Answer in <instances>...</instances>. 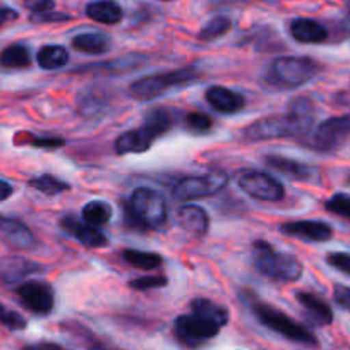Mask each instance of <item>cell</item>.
Returning a JSON list of instances; mask_svg holds the SVG:
<instances>
[{
    "mask_svg": "<svg viewBox=\"0 0 350 350\" xmlns=\"http://www.w3.org/2000/svg\"><path fill=\"white\" fill-rule=\"evenodd\" d=\"M254 267L259 275L277 284H292L302 277V262L285 252H278L268 242H254Z\"/></svg>",
    "mask_w": 350,
    "mask_h": 350,
    "instance_id": "3",
    "label": "cell"
},
{
    "mask_svg": "<svg viewBox=\"0 0 350 350\" xmlns=\"http://www.w3.org/2000/svg\"><path fill=\"white\" fill-rule=\"evenodd\" d=\"M160 137V134L150 126L144 124L143 127H137L134 131L120 134L116 141L117 154H131V153H144L151 148V144Z\"/></svg>",
    "mask_w": 350,
    "mask_h": 350,
    "instance_id": "12",
    "label": "cell"
},
{
    "mask_svg": "<svg viewBox=\"0 0 350 350\" xmlns=\"http://www.w3.org/2000/svg\"><path fill=\"white\" fill-rule=\"evenodd\" d=\"M38 66L45 70L60 69L69 62V52L60 45H45L38 50Z\"/></svg>",
    "mask_w": 350,
    "mask_h": 350,
    "instance_id": "24",
    "label": "cell"
},
{
    "mask_svg": "<svg viewBox=\"0 0 350 350\" xmlns=\"http://www.w3.org/2000/svg\"><path fill=\"white\" fill-rule=\"evenodd\" d=\"M72 46L83 53H90V55H102V53L109 52L112 46V40L110 36L103 35V33H83L72 38Z\"/></svg>",
    "mask_w": 350,
    "mask_h": 350,
    "instance_id": "23",
    "label": "cell"
},
{
    "mask_svg": "<svg viewBox=\"0 0 350 350\" xmlns=\"http://www.w3.org/2000/svg\"><path fill=\"white\" fill-rule=\"evenodd\" d=\"M0 234L4 235L5 241L19 249H29L35 244V235L23 221L14 218L0 217Z\"/></svg>",
    "mask_w": 350,
    "mask_h": 350,
    "instance_id": "18",
    "label": "cell"
},
{
    "mask_svg": "<svg viewBox=\"0 0 350 350\" xmlns=\"http://www.w3.org/2000/svg\"><path fill=\"white\" fill-rule=\"evenodd\" d=\"M60 227L70 235L72 239L79 241L81 244L86 247H103L107 245V237L103 232L98 230V227H93L90 224H83V221L76 220L74 217H62L60 218Z\"/></svg>",
    "mask_w": 350,
    "mask_h": 350,
    "instance_id": "13",
    "label": "cell"
},
{
    "mask_svg": "<svg viewBox=\"0 0 350 350\" xmlns=\"http://www.w3.org/2000/svg\"><path fill=\"white\" fill-rule=\"evenodd\" d=\"M18 18H19V14H18V11H14V9L0 8V28H2L4 25H8V23L16 21Z\"/></svg>",
    "mask_w": 350,
    "mask_h": 350,
    "instance_id": "41",
    "label": "cell"
},
{
    "mask_svg": "<svg viewBox=\"0 0 350 350\" xmlns=\"http://www.w3.org/2000/svg\"><path fill=\"white\" fill-rule=\"evenodd\" d=\"M319 70L321 66L309 57H278L268 66L265 79L277 90H294L314 79Z\"/></svg>",
    "mask_w": 350,
    "mask_h": 350,
    "instance_id": "4",
    "label": "cell"
},
{
    "mask_svg": "<svg viewBox=\"0 0 350 350\" xmlns=\"http://www.w3.org/2000/svg\"><path fill=\"white\" fill-rule=\"evenodd\" d=\"M221 328L211 325L206 319L200 318L196 314H184L175 319L174 333L184 347L196 349L218 335Z\"/></svg>",
    "mask_w": 350,
    "mask_h": 350,
    "instance_id": "10",
    "label": "cell"
},
{
    "mask_svg": "<svg viewBox=\"0 0 350 350\" xmlns=\"http://www.w3.org/2000/svg\"><path fill=\"white\" fill-rule=\"evenodd\" d=\"M312 122H314V103L306 96H299L292 100L287 113L256 120L242 131V136L247 141L302 136L311 131Z\"/></svg>",
    "mask_w": 350,
    "mask_h": 350,
    "instance_id": "1",
    "label": "cell"
},
{
    "mask_svg": "<svg viewBox=\"0 0 350 350\" xmlns=\"http://www.w3.org/2000/svg\"><path fill=\"white\" fill-rule=\"evenodd\" d=\"M349 184H350V179H349Z\"/></svg>",
    "mask_w": 350,
    "mask_h": 350,
    "instance_id": "45",
    "label": "cell"
},
{
    "mask_svg": "<svg viewBox=\"0 0 350 350\" xmlns=\"http://www.w3.org/2000/svg\"><path fill=\"white\" fill-rule=\"evenodd\" d=\"M232 28V21L227 16H217V18L211 19L200 33V38L204 42H213V40L220 38V36L227 35Z\"/></svg>",
    "mask_w": 350,
    "mask_h": 350,
    "instance_id": "30",
    "label": "cell"
},
{
    "mask_svg": "<svg viewBox=\"0 0 350 350\" xmlns=\"http://www.w3.org/2000/svg\"><path fill=\"white\" fill-rule=\"evenodd\" d=\"M31 64V53L26 45L16 43L0 53V66L5 69H26Z\"/></svg>",
    "mask_w": 350,
    "mask_h": 350,
    "instance_id": "25",
    "label": "cell"
},
{
    "mask_svg": "<svg viewBox=\"0 0 350 350\" xmlns=\"http://www.w3.org/2000/svg\"><path fill=\"white\" fill-rule=\"evenodd\" d=\"M23 350H64V349L60 345H57V343L43 342V343H35V345H28Z\"/></svg>",
    "mask_w": 350,
    "mask_h": 350,
    "instance_id": "42",
    "label": "cell"
},
{
    "mask_svg": "<svg viewBox=\"0 0 350 350\" xmlns=\"http://www.w3.org/2000/svg\"><path fill=\"white\" fill-rule=\"evenodd\" d=\"M191 312L200 318L206 319L211 325L218 326V328H224L228 323V312L227 309L218 306L217 302L210 301V299L198 297L191 302Z\"/></svg>",
    "mask_w": 350,
    "mask_h": 350,
    "instance_id": "22",
    "label": "cell"
},
{
    "mask_svg": "<svg viewBox=\"0 0 350 350\" xmlns=\"http://www.w3.org/2000/svg\"><path fill=\"white\" fill-rule=\"evenodd\" d=\"M23 4L33 12V14H42L53 9V0H23Z\"/></svg>",
    "mask_w": 350,
    "mask_h": 350,
    "instance_id": "38",
    "label": "cell"
},
{
    "mask_svg": "<svg viewBox=\"0 0 350 350\" xmlns=\"http://www.w3.org/2000/svg\"><path fill=\"white\" fill-rule=\"evenodd\" d=\"M203 2V8L213 9V8H221V5H234V4H247V2H254V0H201Z\"/></svg>",
    "mask_w": 350,
    "mask_h": 350,
    "instance_id": "40",
    "label": "cell"
},
{
    "mask_svg": "<svg viewBox=\"0 0 350 350\" xmlns=\"http://www.w3.org/2000/svg\"><path fill=\"white\" fill-rule=\"evenodd\" d=\"M168 208L163 196L153 189L139 187L126 204V221L137 230H157L167 224Z\"/></svg>",
    "mask_w": 350,
    "mask_h": 350,
    "instance_id": "2",
    "label": "cell"
},
{
    "mask_svg": "<svg viewBox=\"0 0 350 350\" xmlns=\"http://www.w3.org/2000/svg\"><path fill=\"white\" fill-rule=\"evenodd\" d=\"M237 184L245 194L258 201H267V203H277L285 196V189L273 175L265 174V172L241 170L237 175Z\"/></svg>",
    "mask_w": 350,
    "mask_h": 350,
    "instance_id": "8",
    "label": "cell"
},
{
    "mask_svg": "<svg viewBox=\"0 0 350 350\" xmlns=\"http://www.w3.org/2000/svg\"><path fill=\"white\" fill-rule=\"evenodd\" d=\"M16 292H18L21 304L35 314H49L55 306V292H53L52 285L45 284V282H25L23 285H19Z\"/></svg>",
    "mask_w": 350,
    "mask_h": 350,
    "instance_id": "11",
    "label": "cell"
},
{
    "mask_svg": "<svg viewBox=\"0 0 350 350\" xmlns=\"http://www.w3.org/2000/svg\"><path fill=\"white\" fill-rule=\"evenodd\" d=\"M28 184L33 187V189L40 191V193L46 194V196H57V194L69 189V184H66L64 180L57 179V177H53V175H49V174L35 177V179L29 180Z\"/></svg>",
    "mask_w": 350,
    "mask_h": 350,
    "instance_id": "29",
    "label": "cell"
},
{
    "mask_svg": "<svg viewBox=\"0 0 350 350\" xmlns=\"http://www.w3.org/2000/svg\"><path fill=\"white\" fill-rule=\"evenodd\" d=\"M83 218L93 227H102L112 218V208L105 201H90L83 208Z\"/></svg>",
    "mask_w": 350,
    "mask_h": 350,
    "instance_id": "27",
    "label": "cell"
},
{
    "mask_svg": "<svg viewBox=\"0 0 350 350\" xmlns=\"http://www.w3.org/2000/svg\"><path fill=\"white\" fill-rule=\"evenodd\" d=\"M228 184V175L225 172H210L204 175H189L175 184L172 196L177 201H196L203 198L215 196Z\"/></svg>",
    "mask_w": 350,
    "mask_h": 350,
    "instance_id": "7",
    "label": "cell"
},
{
    "mask_svg": "<svg viewBox=\"0 0 350 350\" xmlns=\"http://www.w3.org/2000/svg\"><path fill=\"white\" fill-rule=\"evenodd\" d=\"M124 261H127L129 265H133L134 268H139V270H154L161 265V256L157 252H144V251H136V249H126L122 252Z\"/></svg>",
    "mask_w": 350,
    "mask_h": 350,
    "instance_id": "28",
    "label": "cell"
},
{
    "mask_svg": "<svg viewBox=\"0 0 350 350\" xmlns=\"http://www.w3.org/2000/svg\"><path fill=\"white\" fill-rule=\"evenodd\" d=\"M179 225L193 235H204L210 227V218L208 213L201 206L196 204H184L177 213Z\"/></svg>",
    "mask_w": 350,
    "mask_h": 350,
    "instance_id": "19",
    "label": "cell"
},
{
    "mask_svg": "<svg viewBox=\"0 0 350 350\" xmlns=\"http://www.w3.org/2000/svg\"><path fill=\"white\" fill-rule=\"evenodd\" d=\"M177 122V112H174L168 107H158V109L150 110L146 113V126H150L151 129L157 131L158 134H165L167 131L172 129V126Z\"/></svg>",
    "mask_w": 350,
    "mask_h": 350,
    "instance_id": "26",
    "label": "cell"
},
{
    "mask_svg": "<svg viewBox=\"0 0 350 350\" xmlns=\"http://www.w3.org/2000/svg\"><path fill=\"white\" fill-rule=\"evenodd\" d=\"M12 193H14V189H12L11 184L0 180V201H5L8 198H11Z\"/></svg>",
    "mask_w": 350,
    "mask_h": 350,
    "instance_id": "43",
    "label": "cell"
},
{
    "mask_svg": "<svg viewBox=\"0 0 350 350\" xmlns=\"http://www.w3.org/2000/svg\"><path fill=\"white\" fill-rule=\"evenodd\" d=\"M131 288L134 291H151V288H160L167 285V278L163 275H150V277H141L131 280Z\"/></svg>",
    "mask_w": 350,
    "mask_h": 350,
    "instance_id": "33",
    "label": "cell"
},
{
    "mask_svg": "<svg viewBox=\"0 0 350 350\" xmlns=\"http://www.w3.org/2000/svg\"><path fill=\"white\" fill-rule=\"evenodd\" d=\"M326 261L342 273L350 275V254H347V252H329L326 256Z\"/></svg>",
    "mask_w": 350,
    "mask_h": 350,
    "instance_id": "35",
    "label": "cell"
},
{
    "mask_svg": "<svg viewBox=\"0 0 350 350\" xmlns=\"http://www.w3.org/2000/svg\"><path fill=\"white\" fill-rule=\"evenodd\" d=\"M70 19V16L67 14H57V12H42V14H33L31 21L33 23H52V21H67Z\"/></svg>",
    "mask_w": 350,
    "mask_h": 350,
    "instance_id": "39",
    "label": "cell"
},
{
    "mask_svg": "<svg viewBox=\"0 0 350 350\" xmlns=\"http://www.w3.org/2000/svg\"><path fill=\"white\" fill-rule=\"evenodd\" d=\"M252 311H254L256 318L267 328H270L271 332L278 333V335L285 336V338L292 340V342L302 343V345H318L314 333L309 332L306 326L299 325L297 321H294L291 316L282 312L280 309L273 308L270 304H265V302H254Z\"/></svg>",
    "mask_w": 350,
    "mask_h": 350,
    "instance_id": "6",
    "label": "cell"
},
{
    "mask_svg": "<svg viewBox=\"0 0 350 350\" xmlns=\"http://www.w3.org/2000/svg\"><path fill=\"white\" fill-rule=\"evenodd\" d=\"M93 350H107V349H93Z\"/></svg>",
    "mask_w": 350,
    "mask_h": 350,
    "instance_id": "44",
    "label": "cell"
},
{
    "mask_svg": "<svg viewBox=\"0 0 350 350\" xmlns=\"http://www.w3.org/2000/svg\"><path fill=\"white\" fill-rule=\"evenodd\" d=\"M297 297V302L306 309L311 319L318 325L326 326L333 321V311L325 301L318 297V295L311 294V292H297L295 294Z\"/></svg>",
    "mask_w": 350,
    "mask_h": 350,
    "instance_id": "20",
    "label": "cell"
},
{
    "mask_svg": "<svg viewBox=\"0 0 350 350\" xmlns=\"http://www.w3.org/2000/svg\"><path fill=\"white\" fill-rule=\"evenodd\" d=\"M206 102L213 107L217 112L232 116V113L241 112L245 107V98L239 95L237 92H232L224 86H211L206 90Z\"/></svg>",
    "mask_w": 350,
    "mask_h": 350,
    "instance_id": "16",
    "label": "cell"
},
{
    "mask_svg": "<svg viewBox=\"0 0 350 350\" xmlns=\"http://www.w3.org/2000/svg\"><path fill=\"white\" fill-rule=\"evenodd\" d=\"M350 139V116L329 117L311 134V146L321 153L340 150Z\"/></svg>",
    "mask_w": 350,
    "mask_h": 350,
    "instance_id": "9",
    "label": "cell"
},
{
    "mask_svg": "<svg viewBox=\"0 0 350 350\" xmlns=\"http://www.w3.org/2000/svg\"><path fill=\"white\" fill-rule=\"evenodd\" d=\"M28 143L35 148H43V150H57L64 144V139L60 137H38V136H29Z\"/></svg>",
    "mask_w": 350,
    "mask_h": 350,
    "instance_id": "36",
    "label": "cell"
},
{
    "mask_svg": "<svg viewBox=\"0 0 350 350\" xmlns=\"http://www.w3.org/2000/svg\"><path fill=\"white\" fill-rule=\"evenodd\" d=\"M0 323L11 329H23L26 328V319L18 312L11 311L4 304H0Z\"/></svg>",
    "mask_w": 350,
    "mask_h": 350,
    "instance_id": "34",
    "label": "cell"
},
{
    "mask_svg": "<svg viewBox=\"0 0 350 350\" xmlns=\"http://www.w3.org/2000/svg\"><path fill=\"white\" fill-rule=\"evenodd\" d=\"M267 165L271 167L273 170L280 172L285 177L292 180H301V183H312L316 175H318V170L314 167L308 163H302V161H295L292 158L278 157V154H268Z\"/></svg>",
    "mask_w": 350,
    "mask_h": 350,
    "instance_id": "15",
    "label": "cell"
},
{
    "mask_svg": "<svg viewBox=\"0 0 350 350\" xmlns=\"http://www.w3.org/2000/svg\"><path fill=\"white\" fill-rule=\"evenodd\" d=\"M86 16L102 25H117L122 21V8L116 0H96L86 5Z\"/></svg>",
    "mask_w": 350,
    "mask_h": 350,
    "instance_id": "21",
    "label": "cell"
},
{
    "mask_svg": "<svg viewBox=\"0 0 350 350\" xmlns=\"http://www.w3.org/2000/svg\"><path fill=\"white\" fill-rule=\"evenodd\" d=\"M186 126L187 129L193 131V133L204 134L208 133V131H211V127H213V120H211V117H208L206 113L193 112L187 116Z\"/></svg>",
    "mask_w": 350,
    "mask_h": 350,
    "instance_id": "32",
    "label": "cell"
},
{
    "mask_svg": "<svg viewBox=\"0 0 350 350\" xmlns=\"http://www.w3.org/2000/svg\"><path fill=\"white\" fill-rule=\"evenodd\" d=\"M282 234L291 235V237L306 239V241L312 242H325L329 241L333 235L332 227L325 221L318 220H299V221H288V224L280 225Z\"/></svg>",
    "mask_w": 350,
    "mask_h": 350,
    "instance_id": "14",
    "label": "cell"
},
{
    "mask_svg": "<svg viewBox=\"0 0 350 350\" xmlns=\"http://www.w3.org/2000/svg\"><path fill=\"white\" fill-rule=\"evenodd\" d=\"M291 35L299 43H325L328 40V29L314 19L299 18L291 23Z\"/></svg>",
    "mask_w": 350,
    "mask_h": 350,
    "instance_id": "17",
    "label": "cell"
},
{
    "mask_svg": "<svg viewBox=\"0 0 350 350\" xmlns=\"http://www.w3.org/2000/svg\"><path fill=\"white\" fill-rule=\"evenodd\" d=\"M326 210L329 213H335L338 217L350 220V196L349 194H335L325 203Z\"/></svg>",
    "mask_w": 350,
    "mask_h": 350,
    "instance_id": "31",
    "label": "cell"
},
{
    "mask_svg": "<svg viewBox=\"0 0 350 350\" xmlns=\"http://www.w3.org/2000/svg\"><path fill=\"white\" fill-rule=\"evenodd\" d=\"M196 79L198 72L193 67L168 70V72H158L153 74V76H146L134 81L129 86V93L133 98L141 100V102H148V100H154L158 96H161L170 88L186 86V84L194 83Z\"/></svg>",
    "mask_w": 350,
    "mask_h": 350,
    "instance_id": "5",
    "label": "cell"
},
{
    "mask_svg": "<svg viewBox=\"0 0 350 350\" xmlns=\"http://www.w3.org/2000/svg\"><path fill=\"white\" fill-rule=\"evenodd\" d=\"M333 299H335V302L340 308L350 311V287L335 285V288H333Z\"/></svg>",
    "mask_w": 350,
    "mask_h": 350,
    "instance_id": "37",
    "label": "cell"
}]
</instances>
